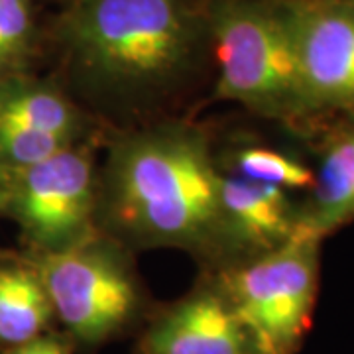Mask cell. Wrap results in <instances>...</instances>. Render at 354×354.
<instances>
[{"label":"cell","instance_id":"obj_8","mask_svg":"<svg viewBox=\"0 0 354 354\" xmlns=\"http://www.w3.org/2000/svg\"><path fill=\"white\" fill-rule=\"evenodd\" d=\"M146 354H250V344L227 299L201 293L153 325Z\"/></svg>","mask_w":354,"mask_h":354},{"label":"cell","instance_id":"obj_10","mask_svg":"<svg viewBox=\"0 0 354 354\" xmlns=\"http://www.w3.org/2000/svg\"><path fill=\"white\" fill-rule=\"evenodd\" d=\"M354 218V124L344 128L325 148L311 199L295 216L293 234L321 241Z\"/></svg>","mask_w":354,"mask_h":354},{"label":"cell","instance_id":"obj_17","mask_svg":"<svg viewBox=\"0 0 354 354\" xmlns=\"http://www.w3.org/2000/svg\"><path fill=\"white\" fill-rule=\"evenodd\" d=\"M10 187H12V174H10V169L0 165V205L8 203Z\"/></svg>","mask_w":354,"mask_h":354},{"label":"cell","instance_id":"obj_2","mask_svg":"<svg viewBox=\"0 0 354 354\" xmlns=\"http://www.w3.org/2000/svg\"><path fill=\"white\" fill-rule=\"evenodd\" d=\"M201 24V0H75L64 38L99 83L150 87L189 59Z\"/></svg>","mask_w":354,"mask_h":354},{"label":"cell","instance_id":"obj_14","mask_svg":"<svg viewBox=\"0 0 354 354\" xmlns=\"http://www.w3.org/2000/svg\"><path fill=\"white\" fill-rule=\"evenodd\" d=\"M67 146H71L67 136L0 122V165L10 171L41 164Z\"/></svg>","mask_w":354,"mask_h":354},{"label":"cell","instance_id":"obj_16","mask_svg":"<svg viewBox=\"0 0 354 354\" xmlns=\"http://www.w3.org/2000/svg\"><path fill=\"white\" fill-rule=\"evenodd\" d=\"M12 354H67L65 348L53 339H34V341L24 342L16 346Z\"/></svg>","mask_w":354,"mask_h":354},{"label":"cell","instance_id":"obj_6","mask_svg":"<svg viewBox=\"0 0 354 354\" xmlns=\"http://www.w3.org/2000/svg\"><path fill=\"white\" fill-rule=\"evenodd\" d=\"M8 203L26 234L48 250L81 242L93 211V165L67 146L41 164L12 174Z\"/></svg>","mask_w":354,"mask_h":354},{"label":"cell","instance_id":"obj_9","mask_svg":"<svg viewBox=\"0 0 354 354\" xmlns=\"http://www.w3.org/2000/svg\"><path fill=\"white\" fill-rule=\"evenodd\" d=\"M218 209L244 242L276 248L293 236L295 216L286 191L239 176L218 177Z\"/></svg>","mask_w":354,"mask_h":354},{"label":"cell","instance_id":"obj_5","mask_svg":"<svg viewBox=\"0 0 354 354\" xmlns=\"http://www.w3.org/2000/svg\"><path fill=\"white\" fill-rule=\"evenodd\" d=\"M38 276L51 311L83 341H101L118 329L136 304L127 268L111 250L83 244L50 250Z\"/></svg>","mask_w":354,"mask_h":354},{"label":"cell","instance_id":"obj_1","mask_svg":"<svg viewBox=\"0 0 354 354\" xmlns=\"http://www.w3.org/2000/svg\"><path fill=\"white\" fill-rule=\"evenodd\" d=\"M218 174L199 138L153 132L127 142L113 158L114 218L142 241L195 244L221 221Z\"/></svg>","mask_w":354,"mask_h":354},{"label":"cell","instance_id":"obj_13","mask_svg":"<svg viewBox=\"0 0 354 354\" xmlns=\"http://www.w3.org/2000/svg\"><path fill=\"white\" fill-rule=\"evenodd\" d=\"M236 176L279 189H311L315 174L286 153L270 148H244L234 156Z\"/></svg>","mask_w":354,"mask_h":354},{"label":"cell","instance_id":"obj_3","mask_svg":"<svg viewBox=\"0 0 354 354\" xmlns=\"http://www.w3.org/2000/svg\"><path fill=\"white\" fill-rule=\"evenodd\" d=\"M211 28L218 97L274 116L304 111L286 0H223Z\"/></svg>","mask_w":354,"mask_h":354},{"label":"cell","instance_id":"obj_15","mask_svg":"<svg viewBox=\"0 0 354 354\" xmlns=\"http://www.w3.org/2000/svg\"><path fill=\"white\" fill-rule=\"evenodd\" d=\"M32 34L28 0H0V69L22 59Z\"/></svg>","mask_w":354,"mask_h":354},{"label":"cell","instance_id":"obj_4","mask_svg":"<svg viewBox=\"0 0 354 354\" xmlns=\"http://www.w3.org/2000/svg\"><path fill=\"white\" fill-rule=\"evenodd\" d=\"M319 242L293 234L228 278V305L250 354H293L309 327L317 293Z\"/></svg>","mask_w":354,"mask_h":354},{"label":"cell","instance_id":"obj_11","mask_svg":"<svg viewBox=\"0 0 354 354\" xmlns=\"http://www.w3.org/2000/svg\"><path fill=\"white\" fill-rule=\"evenodd\" d=\"M51 304L38 272L0 268V341L24 344L38 339L51 317Z\"/></svg>","mask_w":354,"mask_h":354},{"label":"cell","instance_id":"obj_7","mask_svg":"<svg viewBox=\"0 0 354 354\" xmlns=\"http://www.w3.org/2000/svg\"><path fill=\"white\" fill-rule=\"evenodd\" d=\"M305 109H354V0H286Z\"/></svg>","mask_w":354,"mask_h":354},{"label":"cell","instance_id":"obj_12","mask_svg":"<svg viewBox=\"0 0 354 354\" xmlns=\"http://www.w3.org/2000/svg\"><path fill=\"white\" fill-rule=\"evenodd\" d=\"M0 122L71 138L75 114L69 102L53 91L18 88L0 99Z\"/></svg>","mask_w":354,"mask_h":354}]
</instances>
